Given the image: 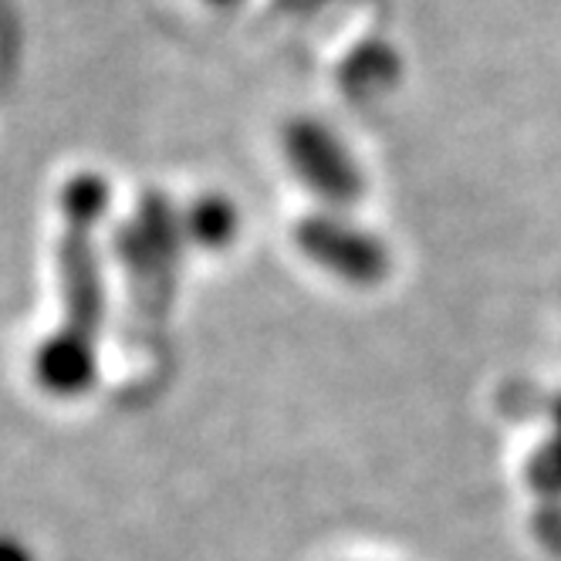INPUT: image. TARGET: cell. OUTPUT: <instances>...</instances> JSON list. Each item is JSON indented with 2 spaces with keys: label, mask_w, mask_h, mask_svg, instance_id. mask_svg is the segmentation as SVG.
I'll list each match as a JSON object with an SVG mask.
<instances>
[{
  "label": "cell",
  "mask_w": 561,
  "mask_h": 561,
  "mask_svg": "<svg viewBox=\"0 0 561 561\" xmlns=\"http://www.w3.org/2000/svg\"><path fill=\"white\" fill-rule=\"evenodd\" d=\"M295 248L305 261L352 288H376L389 277L392 257L379 233L358 227L339 210L305 214L295 224Z\"/></svg>",
  "instance_id": "obj_4"
},
{
  "label": "cell",
  "mask_w": 561,
  "mask_h": 561,
  "mask_svg": "<svg viewBox=\"0 0 561 561\" xmlns=\"http://www.w3.org/2000/svg\"><path fill=\"white\" fill-rule=\"evenodd\" d=\"M112 204V190L99 173H78L61 186L58 207L61 220H82V224H99L105 220Z\"/></svg>",
  "instance_id": "obj_6"
},
{
  "label": "cell",
  "mask_w": 561,
  "mask_h": 561,
  "mask_svg": "<svg viewBox=\"0 0 561 561\" xmlns=\"http://www.w3.org/2000/svg\"><path fill=\"white\" fill-rule=\"evenodd\" d=\"M58 288L61 322L34 352V382L55 399H78L99 379V339L105 325L99 224L65 220L58 240Z\"/></svg>",
  "instance_id": "obj_1"
},
{
  "label": "cell",
  "mask_w": 561,
  "mask_h": 561,
  "mask_svg": "<svg viewBox=\"0 0 561 561\" xmlns=\"http://www.w3.org/2000/svg\"><path fill=\"white\" fill-rule=\"evenodd\" d=\"M183 233L204 251H224L240 233V210L224 193H199L183 210Z\"/></svg>",
  "instance_id": "obj_5"
},
{
  "label": "cell",
  "mask_w": 561,
  "mask_h": 561,
  "mask_svg": "<svg viewBox=\"0 0 561 561\" xmlns=\"http://www.w3.org/2000/svg\"><path fill=\"white\" fill-rule=\"evenodd\" d=\"M207 4H214V8H237L240 0H207Z\"/></svg>",
  "instance_id": "obj_9"
},
{
  "label": "cell",
  "mask_w": 561,
  "mask_h": 561,
  "mask_svg": "<svg viewBox=\"0 0 561 561\" xmlns=\"http://www.w3.org/2000/svg\"><path fill=\"white\" fill-rule=\"evenodd\" d=\"M183 214L170 204L167 193L146 190L139 196L136 217L123 224L112 237V248L123 261L133 291L142 308L167 305L173 295V277L180 271L183 254Z\"/></svg>",
  "instance_id": "obj_2"
},
{
  "label": "cell",
  "mask_w": 561,
  "mask_h": 561,
  "mask_svg": "<svg viewBox=\"0 0 561 561\" xmlns=\"http://www.w3.org/2000/svg\"><path fill=\"white\" fill-rule=\"evenodd\" d=\"M528 484L538 497H561V396L551 407V430L528 460Z\"/></svg>",
  "instance_id": "obj_7"
},
{
  "label": "cell",
  "mask_w": 561,
  "mask_h": 561,
  "mask_svg": "<svg viewBox=\"0 0 561 561\" xmlns=\"http://www.w3.org/2000/svg\"><path fill=\"white\" fill-rule=\"evenodd\" d=\"M280 156H285L295 180L322 199L329 210H345L366 193V173L358 170L348 146L322 123V118L298 115L280 129Z\"/></svg>",
  "instance_id": "obj_3"
},
{
  "label": "cell",
  "mask_w": 561,
  "mask_h": 561,
  "mask_svg": "<svg viewBox=\"0 0 561 561\" xmlns=\"http://www.w3.org/2000/svg\"><path fill=\"white\" fill-rule=\"evenodd\" d=\"M0 561H34V558H31V551L21 541L0 535Z\"/></svg>",
  "instance_id": "obj_8"
}]
</instances>
